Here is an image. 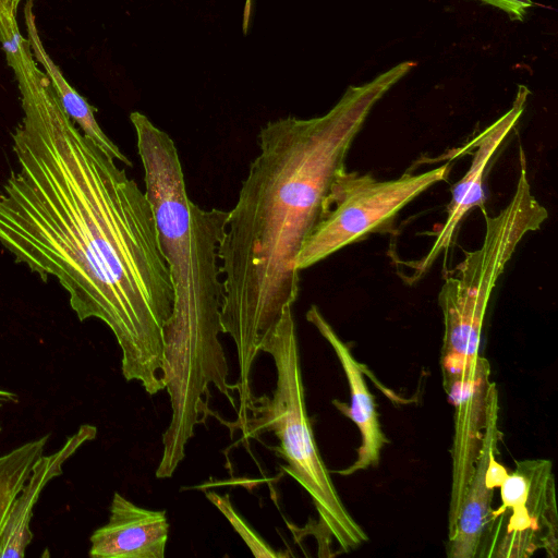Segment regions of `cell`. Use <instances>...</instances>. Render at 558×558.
<instances>
[{
    "label": "cell",
    "instance_id": "15",
    "mask_svg": "<svg viewBox=\"0 0 558 558\" xmlns=\"http://www.w3.org/2000/svg\"><path fill=\"white\" fill-rule=\"evenodd\" d=\"M48 439L45 435L0 457V538L13 502L44 454Z\"/></svg>",
    "mask_w": 558,
    "mask_h": 558
},
{
    "label": "cell",
    "instance_id": "13",
    "mask_svg": "<svg viewBox=\"0 0 558 558\" xmlns=\"http://www.w3.org/2000/svg\"><path fill=\"white\" fill-rule=\"evenodd\" d=\"M97 428L94 425H82L76 433L69 436L63 446L52 454L41 456L15 498L9 512L4 531L0 538V558H22L34 534L31 521L34 508L46 485L62 474V466L76 450L87 441L95 439Z\"/></svg>",
    "mask_w": 558,
    "mask_h": 558
},
{
    "label": "cell",
    "instance_id": "7",
    "mask_svg": "<svg viewBox=\"0 0 558 558\" xmlns=\"http://www.w3.org/2000/svg\"><path fill=\"white\" fill-rule=\"evenodd\" d=\"M499 489L501 504L492 510L487 529L497 522L505 526L483 538L500 531L494 535L497 541L490 545L489 557H530L538 549L556 557L558 518L551 461H517Z\"/></svg>",
    "mask_w": 558,
    "mask_h": 558
},
{
    "label": "cell",
    "instance_id": "14",
    "mask_svg": "<svg viewBox=\"0 0 558 558\" xmlns=\"http://www.w3.org/2000/svg\"><path fill=\"white\" fill-rule=\"evenodd\" d=\"M33 2L34 0H28L24 8L27 39L29 40L35 60L44 66L45 73L63 110L87 138L98 145L117 161L131 167L132 162L130 159L99 126L95 118V111H97V109L89 105L88 101L70 85L60 68L47 53L37 29L35 14L33 12Z\"/></svg>",
    "mask_w": 558,
    "mask_h": 558
},
{
    "label": "cell",
    "instance_id": "9",
    "mask_svg": "<svg viewBox=\"0 0 558 558\" xmlns=\"http://www.w3.org/2000/svg\"><path fill=\"white\" fill-rule=\"evenodd\" d=\"M530 94L525 85H519L511 107L471 143L476 149L470 168L451 189L446 221L427 254L420 260L411 263L414 279L430 268L438 256L449 248L456 230L465 215L474 207L483 205V178L486 167L523 114Z\"/></svg>",
    "mask_w": 558,
    "mask_h": 558
},
{
    "label": "cell",
    "instance_id": "10",
    "mask_svg": "<svg viewBox=\"0 0 558 558\" xmlns=\"http://www.w3.org/2000/svg\"><path fill=\"white\" fill-rule=\"evenodd\" d=\"M306 319L330 344L348 380L351 397L350 408L338 400H332V404L356 425L361 434V446L354 462L348 468L333 471V473L349 476L376 466L381 449L389 444V439L381 429L375 399L364 378L366 367L353 356L348 344L340 339L317 306L310 307L306 312Z\"/></svg>",
    "mask_w": 558,
    "mask_h": 558
},
{
    "label": "cell",
    "instance_id": "18",
    "mask_svg": "<svg viewBox=\"0 0 558 558\" xmlns=\"http://www.w3.org/2000/svg\"><path fill=\"white\" fill-rule=\"evenodd\" d=\"M505 12L511 20L522 21L530 8L534 5L532 0H478Z\"/></svg>",
    "mask_w": 558,
    "mask_h": 558
},
{
    "label": "cell",
    "instance_id": "19",
    "mask_svg": "<svg viewBox=\"0 0 558 558\" xmlns=\"http://www.w3.org/2000/svg\"><path fill=\"white\" fill-rule=\"evenodd\" d=\"M251 5L252 0H245L244 10H243V33L246 34L251 17Z\"/></svg>",
    "mask_w": 558,
    "mask_h": 558
},
{
    "label": "cell",
    "instance_id": "3",
    "mask_svg": "<svg viewBox=\"0 0 558 558\" xmlns=\"http://www.w3.org/2000/svg\"><path fill=\"white\" fill-rule=\"evenodd\" d=\"M130 121L173 290L162 367L172 413L162 434L161 453L178 461L185 457L195 427L216 414L209 408L210 386L236 411V385L228 380L219 340L223 286L218 251L228 211L193 203L170 135L142 112H131Z\"/></svg>",
    "mask_w": 558,
    "mask_h": 558
},
{
    "label": "cell",
    "instance_id": "5",
    "mask_svg": "<svg viewBox=\"0 0 558 558\" xmlns=\"http://www.w3.org/2000/svg\"><path fill=\"white\" fill-rule=\"evenodd\" d=\"M483 213L485 230L481 246L465 252L438 294L444 320V389L474 372L485 359L478 349L493 290L525 235L539 230L548 218L547 209L532 192L523 149L520 148V171L509 203L495 216Z\"/></svg>",
    "mask_w": 558,
    "mask_h": 558
},
{
    "label": "cell",
    "instance_id": "21",
    "mask_svg": "<svg viewBox=\"0 0 558 558\" xmlns=\"http://www.w3.org/2000/svg\"><path fill=\"white\" fill-rule=\"evenodd\" d=\"M11 1H12L13 7L17 10V7H19L21 0H11Z\"/></svg>",
    "mask_w": 558,
    "mask_h": 558
},
{
    "label": "cell",
    "instance_id": "1",
    "mask_svg": "<svg viewBox=\"0 0 558 558\" xmlns=\"http://www.w3.org/2000/svg\"><path fill=\"white\" fill-rule=\"evenodd\" d=\"M15 80L23 117L0 185V244L54 277L81 322L105 323L124 378L156 395L173 290L149 199L68 117L45 72Z\"/></svg>",
    "mask_w": 558,
    "mask_h": 558
},
{
    "label": "cell",
    "instance_id": "8",
    "mask_svg": "<svg viewBox=\"0 0 558 558\" xmlns=\"http://www.w3.org/2000/svg\"><path fill=\"white\" fill-rule=\"evenodd\" d=\"M489 380L490 364L484 359L474 372L444 389L454 409L448 536L457 524L466 487L475 468L485 423L486 390Z\"/></svg>",
    "mask_w": 558,
    "mask_h": 558
},
{
    "label": "cell",
    "instance_id": "12",
    "mask_svg": "<svg viewBox=\"0 0 558 558\" xmlns=\"http://www.w3.org/2000/svg\"><path fill=\"white\" fill-rule=\"evenodd\" d=\"M165 510L140 507L116 492L108 522L90 536L93 558H163L169 537Z\"/></svg>",
    "mask_w": 558,
    "mask_h": 558
},
{
    "label": "cell",
    "instance_id": "2",
    "mask_svg": "<svg viewBox=\"0 0 558 558\" xmlns=\"http://www.w3.org/2000/svg\"><path fill=\"white\" fill-rule=\"evenodd\" d=\"M413 68L403 61L349 86L323 116H289L260 128L259 151L228 211L218 251L222 333L235 344L239 410L253 400L252 368L263 339L299 296L296 259L337 173L372 109Z\"/></svg>",
    "mask_w": 558,
    "mask_h": 558
},
{
    "label": "cell",
    "instance_id": "16",
    "mask_svg": "<svg viewBox=\"0 0 558 558\" xmlns=\"http://www.w3.org/2000/svg\"><path fill=\"white\" fill-rule=\"evenodd\" d=\"M16 12L11 0H0V44L15 77L40 70L33 56L29 40L23 36L19 27Z\"/></svg>",
    "mask_w": 558,
    "mask_h": 558
},
{
    "label": "cell",
    "instance_id": "11",
    "mask_svg": "<svg viewBox=\"0 0 558 558\" xmlns=\"http://www.w3.org/2000/svg\"><path fill=\"white\" fill-rule=\"evenodd\" d=\"M498 418L499 393L497 385L489 380L486 390L485 423L475 468L466 487L457 524L446 544L449 558H475L480 555L493 510L492 501L495 490L487 487L485 473L489 458L497 451L501 436Z\"/></svg>",
    "mask_w": 558,
    "mask_h": 558
},
{
    "label": "cell",
    "instance_id": "4",
    "mask_svg": "<svg viewBox=\"0 0 558 558\" xmlns=\"http://www.w3.org/2000/svg\"><path fill=\"white\" fill-rule=\"evenodd\" d=\"M260 352L270 354L277 380L271 396L253 398L243 421L234 428L244 439L271 432L279 440L274 450L287 464L282 470L310 495L319 517L316 529L333 537L342 553L368 541L351 515L319 453L306 410L299 342L292 307L263 339Z\"/></svg>",
    "mask_w": 558,
    "mask_h": 558
},
{
    "label": "cell",
    "instance_id": "20",
    "mask_svg": "<svg viewBox=\"0 0 558 558\" xmlns=\"http://www.w3.org/2000/svg\"><path fill=\"white\" fill-rule=\"evenodd\" d=\"M17 400H19V398L15 393L0 390V408L3 402H14L15 403V402H17ZM0 432H1V427H0Z\"/></svg>",
    "mask_w": 558,
    "mask_h": 558
},
{
    "label": "cell",
    "instance_id": "17",
    "mask_svg": "<svg viewBox=\"0 0 558 558\" xmlns=\"http://www.w3.org/2000/svg\"><path fill=\"white\" fill-rule=\"evenodd\" d=\"M207 499L226 517L240 535L243 542L255 557L277 558L284 554L276 553L267 542H265L258 533L242 518L233 508L229 495H219L214 490L205 493Z\"/></svg>",
    "mask_w": 558,
    "mask_h": 558
},
{
    "label": "cell",
    "instance_id": "6",
    "mask_svg": "<svg viewBox=\"0 0 558 558\" xmlns=\"http://www.w3.org/2000/svg\"><path fill=\"white\" fill-rule=\"evenodd\" d=\"M451 162L434 169L377 180L343 167L324 201L320 219L296 259L302 271L365 239L391 228L398 214L433 185L446 181Z\"/></svg>",
    "mask_w": 558,
    "mask_h": 558
}]
</instances>
